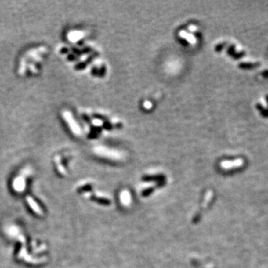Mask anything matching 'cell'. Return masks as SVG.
Listing matches in <instances>:
<instances>
[{
	"label": "cell",
	"mask_w": 268,
	"mask_h": 268,
	"mask_svg": "<svg viewBox=\"0 0 268 268\" xmlns=\"http://www.w3.org/2000/svg\"><path fill=\"white\" fill-rule=\"evenodd\" d=\"M49 55V49L43 45L27 49L17 60L16 73L24 78L37 77L43 71Z\"/></svg>",
	"instance_id": "1"
},
{
	"label": "cell",
	"mask_w": 268,
	"mask_h": 268,
	"mask_svg": "<svg viewBox=\"0 0 268 268\" xmlns=\"http://www.w3.org/2000/svg\"><path fill=\"white\" fill-rule=\"evenodd\" d=\"M61 118L63 121L65 126L67 125V128L70 130L71 133L74 136H80L81 133V128L78 124L75 121L73 115L67 110H63L61 111Z\"/></svg>",
	"instance_id": "2"
},
{
	"label": "cell",
	"mask_w": 268,
	"mask_h": 268,
	"mask_svg": "<svg viewBox=\"0 0 268 268\" xmlns=\"http://www.w3.org/2000/svg\"><path fill=\"white\" fill-rule=\"evenodd\" d=\"M84 34L81 31H70L67 34V40L69 43H77L84 37Z\"/></svg>",
	"instance_id": "3"
},
{
	"label": "cell",
	"mask_w": 268,
	"mask_h": 268,
	"mask_svg": "<svg viewBox=\"0 0 268 268\" xmlns=\"http://www.w3.org/2000/svg\"><path fill=\"white\" fill-rule=\"evenodd\" d=\"M244 164V160L242 159H237L235 160H233L232 162L231 161H225L221 163V166L223 168L226 169H232L235 168H239L241 166L243 165Z\"/></svg>",
	"instance_id": "4"
},
{
	"label": "cell",
	"mask_w": 268,
	"mask_h": 268,
	"mask_svg": "<svg viewBox=\"0 0 268 268\" xmlns=\"http://www.w3.org/2000/svg\"><path fill=\"white\" fill-rule=\"evenodd\" d=\"M179 35H180V37H183V39L187 40L189 43L194 44L196 43V40H195L194 37H193V35L187 33V32L182 31H180V33H179Z\"/></svg>",
	"instance_id": "5"
},
{
	"label": "cell",
	"mask_w": 268,
	"mask_h": 268,
	"mask_svg": "<svg viewBox=\"0 0 268 268\" xmlns=\"http://www.w3.org/2000/svg\"><path fill=\"white\" fill-rule=\"evenodd\" d=\"M145 107L146 108H150V107H151V104H150V102H148V101H147V102H145Z\"/></svg>",
	"instance_id": "6"
}]
</instances>
